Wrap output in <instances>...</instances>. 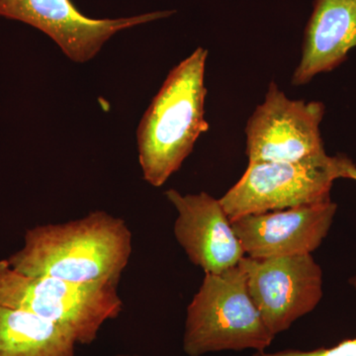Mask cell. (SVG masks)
Segmentation results:
<instances>
[{
	"label": "cell",
	"mask_w": 356,
	"mask_h": 356,
	"mask_svg": "<svg viewBox=\"0 0 356 356\" xmlns=\"http://www.w3.org/2000/svg\"><path fill=\"white\" fill-rule=\"evenodd\" d=\"M131 254L132 233L126 222L95 211L76 221L28 229L24 247L6 261L28 276L117 287Z\"/></svg>",
	"instance_id": "obj_1"
},
{
	"label": "cell",
	"mask_w": 356,
	"mask_h": 356,
	"mask_svg": "<svg viewBox=\"0 0 356 356\" xmlns=\"http://www.w3.org/2000/svg\"><path fill=\"white\" fill-rule=\"evenodd\" d=\"M208 51L196 49L173 67L137 131L139 163L147 184L161 187L179 170L209 124L205 119Z\"/></svg>",
	"instance_id": "obj_2"
},
{
	"label": "cell",
	"mask_w": 356,
	"mask_h": 356,
	"mask_svg": "<svg viewBox=\"0 0 356 356\" xmlns=\"http://www.w3.org/2000/svg\"><path fill=\"white\" fill-rule=\"evenodd\" d=\"M274 337L248 292L240 264L219 274H205L187 308L184 350L188 356L219 351H264Z\"/></svg>",
	"instance_id": "obj_3"
},
{
	"label": "cell",
	"mask_w": 356,
	"mask_h": 356,
	"mask_svg": "<svg viewBox=\"0 0 356 356\" xmlns=\"http://www.w3.org/2000/svg\"><path fill=\"white\" fill-rule=\"evenodd\" d=\"M0 304L50 321L79 344L92 343L104 323L118 317L123 308L112 285L28 276L14 270L7 261H0Z\"/></svg>",
	"instance_id": "obj_4"
},
{
	"label": "cell",
	"mask_w": 356,
	"mask_h": 356,
	"mask_svg": "<svg viewBox=\"0 0 356 356\" xmlns=\"http://www.w3.org/2000/svg\"><path fill=\"white\" fill-rule=\"evenodd\" d=\"M351 161L344 156L299 161L248 163L238 182L220 198L231 222L248 215L289 209L332 200L334 180Z\"/></svg>",
	"instance_id": "obj_5"
},
{
	"label": "cell",
	"mask_w": 356,
	"mask_h": 356,
	"mask_svg": "<svg viewBox=\"0 0 356 356\" xmlns=\"http://www.w3.org/2000/svg\"><path fill=\"white\" fill-rule=\"evenodd\" d=\"M325 111L322 102L290 99L271 81L266 99L245 126L248 163L299 161L325 156L320 131Z\"/></svg>",
	"instance_id": "obj_6"
},
{
	"label": "cell",
	"mask_w": 356,
	"mask_h": 356,
	"mask_svg": "<svg viewBox=\"0 0 356 356\" xmlns=\"http://www.w3.org/2000/svg\"><path fill=\"white\" fill-rule=\"evenodd\" d=\"M248 292L274 337L317 308L323 298V270L312 254L240 261Z\"/></svg>",
	"instance_id": "obj_7"
},
{
	"label": "cell",
	"mask_w": 356,
	"mask_h": 356,
	"mask_svg": "<svg viewBox=\"0 0 356 356\" xmlns=\"http://www.w3.org/2000/svg\"><path fill=\"white\" fill-rule=\"evenodd\" d=\"M173 11H156L95 19L84 15L72 0H0V17L20 21L50 37L72 62L88 63L117 33L168 17Z\"/></svg>",
	"instance_id": "obj_8"
},
{
	"label": "cell",
	"mask_w": 356,
	"mask_h": 356,
	"mask_svg": "<svg viewBox=\"0 0 356 356\" xmlns=\"http://www.w3.org/2000/svg\"><path fill=\"white\" fill-rule=\"evenodd\" d=\"M337 210L332 200L248 215L232 222L247 257L312 254L327 238Z\"/></svg>",
	"instance_id": "obj_9"
},
{
	"label": "cell",
	"mask_w": 356,
	"mask_h": 356,
	"mask_svg": "<svg viewBox=\"0 0 356 356\" xmlns=\"http://www.w3.org/2000/svg\"><path fill=\"white\" fill-rule=\"evenodd\" d=\"M166 198L178 213L175 238L189 261L205 274H219L238 266L245 250L220 199L206 192L182 195L175 189Z\"/></svg>",
	"instance_id": "obj_10"
},
{
	"label": "cell",
	"mask_w": 356,
	"mask_h": 356,
	"mask_svg": "<svg viewBox=\"0 0 356 356\" xmlns=\"http://www.w3.org/2000/svg\"><path fill=\"white\" fill-rule=\"evenodd\" d=\"M355 47L356 0H315L293 86H305L318 74L336 70Z\"/></svg>",
	"instance_id": "obj_11"
},
{
	"label": "cell",
	"mask_w": 356,
	"mask_h": 356,
	"mask_svg": "<svg viewBox=\"0 0 356 356\" xmlns=\"http://www.w3.org/2000/svg\"><path fill=\"white\" fill-rule=\"evenodd\" d=\"M76 344L50 321L0 304V356H74Z\"/></svg>",
	"instance_id": "obj_12"
},
{
	"label": "cell",
	"mask_w": 356,
	"mask_h": 356,
	"mask_svg": "<svg viewBox=\"0 0 356 356\" xmlns=\"http://www.w3.org/2000/svg\"><path fill=\"white\" fill-rule=\"evenodd\" d=\"M350 284L356 290V275L350 278ZM252 356H356V337L344 339L332 348H320L311 350H283L275 353L257 351Z\"/></svg>",
	"instance_id": "obj_13"
},
{
	"label": "cell",
	"mask_w": 356,
	"mask_h": 356,
	"mask_svg": "<svg viewBox=\"0 0 356 356\" xmlns=\"http://www.w3.org/2000/svg\"><path fill=\"white\" fill-rule=\"evenodd\" d=\"M343 178H350V179L355 180L356 181V165L353 161H350L346 165V170H344Z\"/></svg>",
	"instance_id": "obj_14"
},
{
	"label": "cell",
	"mask_w": 356,
	"mask_h": 356,
	"mask_svg": "<svg viewBox=\"0 0 356 356\" xmlns=\"http://www.w3.org/2000/svg\"><path fill=\"white\" fill-rule=\"evenodd\" d=\"M116 356H138V355H116Z\"/></svg>",
	"instance_id": "obj_15"
}]
</instances>
